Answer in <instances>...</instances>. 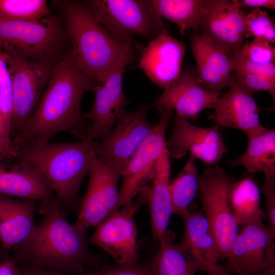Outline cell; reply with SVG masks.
Listing matches in <instances>:
<instances>
[{
    "instance_id": "cell-1",
    "label": "cell",
    "mask_w": 275,
    "mask_h": 275,
    "mask_svg": "<svg viewBox=\"0 0 275 275\" xmlns=\"http://www.w3.org/2000/svg\"><path fill=\"white\" fill-rule=\"evenodd\" d=\"M41 219L31 236L11 249L17 265H32L75 275L97 268L99 261L89 249L87 233L69 223L56 197L41 202Z\"/></svg>"
},
{
    "instance_id": "cell-2",
    "label": "cell",
    "mask_w": 275,
    "mask_h": 275,
    "mask_svg": "<svg viewBox=\"0 0 275 275\" xmlns=\"http://www.w3.org/2000/svg\"><path fill=\"white\" fill-rule=\"evenodd\" d=\"M95 84L78 68L68 52L56 65L33 112L13 137L18 151L48 142L62 131H72L81 139L86 138L81 102L84 94Z\"/></svg>"
},
{
    "instance_id": "cell-3",
    "label": "cell",
    "mask_w": 275,
    "mask_h": 275,
    "mask_svg": "<svg viewBox=\"0 0 275 275\" xmlns=\"http://www.w3.org/2000/svg\"><path fill=\"white\" fill-rule=\"evenodd\" d=\"M65 19L70 54L78 68L95 84L102 82L112 70L127 65L133 44L118 39L101 25L84 3L55 1Z\"/></svg>"
},
{
    "instance_id": "cell-4",
    "label": "cell",
    "mask_w": 275,
    "mask_h": 275,
    "mask_svg": "<svg viewBox=\"0 0 275 275\" xmlns=\"http://www.w3.org/2000/svg\"><path fill=\"white\" fill-rule=\"evenodd\" d=\"M92 142L87 138L76 142H48L20 149L16 158L34 168L68 214L76 208L80 187L95 155Z\"/></svg>"
},
{
    "instance_id": "cell-5",
    "label": "cell",
    "mask_w": 275,
    "mask_h": 275,
    "mask_svg": "<svg viewBox=\"0 0 275 275\" xmlns=\"http://www.w3.org/2000/svg\"><path fill=\"white\" fill-rule=\"evenodd\" d=\"M68 43L65 28L55 16L37 21L0 19V46L20 57L58 64L69 51Z\"/></svg>"
},
{
    "instance_id": "cell-6",
    "label": "cell",
    "mask_w": 275,
    "mask_h": 275,
    "mask_svg": "<svg viewBox=\"0 0 275 275\" xmlns=\"http://www.w3.org/2000/svg\"><path fill=\"white\" fill-rule=\"evenodd\" d=\"M96 20L122 42L138 36L151 40L168 25L149 0H90L84 3Z\"/></svg>"
},
{
    "instance_id": "cell-7",
    "label": "cell",
    "mask_w": 275,
    "mask_h": 275,
    "mask_svg": "<svg viewBox=\"0 0 275 275\" xmlns=\"http://www.w3.org/2000/svg\"><path fill=\"white\" fill-rule=\"evenodd\" d=\"M234 181L217 165L208 167L199 176L203 209L217 243L221 260L227 258L238 233L230 199Z\"/></svg>"
},
{
    "instance_id": "cell-8",
    "label": "cell",
    "mask_w": 275,
    "mask_h": 275,
    "mask_svg": "<svg viewBox=\"0 0 275 275\" xmlns=\"http://www.w3.org/2000/svg\"><path fill=\"white\" fill-rule=\"evenodd\" d=\"M4 51L12 86V139L33 112L57 64L23 58Z\"/></svg>"
},
{
    "instance_id": "cell-9",
    "label": "cell",
    "mask_w": 275,
    "mask_h": 275,
    "mask_svg": "<svg viewBox=\"0 0 275 275\" xmlns=\"http://www.w3.org/2000/svg\"><path fill=\"white\" fill-rule=\"evenodd\" d=\"M148 188L146 186L141 191L136 201L121 206L120 210L96 225L88 238L89 243L103 250L119 266L138 263L137 228L134 215L140 206L147 202Z\"/></svg>"
},
{
    "instance_id": "cell-10",
    "label": "cell",
    "mask_w": 275,
    "mask_h": 275,
    "mask_svg": "<svg viewBox=\"0 0 275 275\" xmlns=\"http://www.w3.org/2000/svg\"><path fill=\"white\" fill-rule=\"evenodd\" d=\"M149 108V105L144 104L133 112L125 109L108 135L101 141L92 142L99 161L122 174L134 153L156 125L147 119Z\"/></svg>"
},
{
    "instance_id": "cell-11",
    "label": "cell",
    "mask_w": 275,
    "mask_h": 275,
    "mask_svg": "<svg viewBox=\"0 0 275 275\" xmlns=\"http://www.w3.org/2000/svg\"><path fill=\"white\" fill-rule=\"evenodd\" d=\"M157 109L159 116L158 124L141 144L122 173L120 207L131 202L152 180L158 159L166 149L165 133L173 110L159 106Z\"/></svg>"
},
{
    "instance_id": "cell-12",
    "label": "cell",
    "mask_w": 275,
    "mask_h": 275,
    "mask_svg": "<svg viewBox=\"0 0 275 275\" xmlns=\"http://www.w3.org/2000/svg\"><path fill=\"white\" fill-rule=\"evenodd\" d=\"M243 226L227 257V268L238 275L275 272V234L262 220Z\"/></svg>"
},
{
    "instance_id": "cell-13",
    "label": "cell",
    "mask_w": 275,
    "mask_h": 275,
    "mask_svg": "<svg viewBox=\"0 0 275 275\" xmlns=\"http://www.w3.org/2000/svg\"><path fill=\"white\" fill-rule=\"evenodd\" d=\"M89 173L87 191L80 205L77 221L73 224L86 233L88 229L95 227L120 207L118 184L121 173L99 161L96 155Z\"/></svg>"
},
{
    "instance_id": "cell-14",
    "label": "cell",
    "mask_w": 275,
    "mask_h": 275,
    "mask_svg": "<svg viewBox=\"0 0 275 275\" xmlns=\"http://www.w3.org/2000/svg\"><path fill=\"white\" fill-rule=\"evenodd\" d=\"M166 147L169 156L178 159L188 152L210 167L217 166L227 151L218 126H197L177 114Z\"/></svg>"
},
{
    "instance_id": "cell-15",
    "label": "cell",
    "mask_w": 275,
    "mask_h": 275,
    "mask_svg": "<svg viewBox=\"0 0 275 275\" xmlns=\"http://www.w3.org/2000/svg\"><path fill=\"white\" fill-rule=\"evenodd\" d=\"M245 14L231 1L210 0L196 33L207 37L231 58L245 43Z\"/></svg>"
},
{
    "instance_id": "cell-16",
    "label": "cell",
    "mask_w": 275,
    "mask_h": 275,
    "mask_svg": "<svg viewBox=\"0 0 275 275\" xmlns=\"http://www.w3.org/2000/svg\"><path fill=\"white\" fill-rule=\"evenodd\" d=\"M126 66L116 67L102 82L95 84L91 89L95 95L94 102L83 117L91 121L86 138L92 142L101 140L108 135L117 118L130 102L124 94L122 87Z\"/></svg>"
},
{
    "instance_id": "cell-17",
    "label": "cell",
    "mask_w": 275,
    "mask_h": 275,
    "mask_svg": "<svg viewBox=\"0 0 275 275\" xmlns=\"http://www.w3.org/2000/svg\"><path fill=\"white\" fill-rule=\"evenodd\" d=\"M185 51L184 43L164 31L144 48L139 67L153 83L164 89L180 74Z\"/></svg>"
},
{
    "instance_id": "cell-18",
    "label": "cell",
    "mask_w": 275,
    "mask_h": 275,
    "mask_svg": "<svg viewBox=\"0 0 275 275\" xmlns=\"http://www.w3.org/2000/svg\"><path fill=\"white\" fill-rule=\"evenodd\" d=\"M221 93H212L200 83L196 72L182 69L177 78L163 89L156 100L157 106L175 110L187 120H196L204 109L212 108Z\"/></svg>"
},
{
    "instance_id": "cell-19",
    "label": "cell",
    "mask_w": 275,
    "mask_h": 275,
    "mask_svg": "<svg viewBox=\"0 0 275 275\" xmlns=\"http://www.w3.org/2000/svg\"><path fill=\"white\" fill-rule=\"evenodd\" d=\"M190 47L201 84L212 93H220L233 84V68L230 58L203 35L190 37Z\"/></svg>"
},
{
    "instance_id": "cell-20",
    "label": "cell",
    "mask_w": 275,
    "mask_h": 275,
    "mask_svg": "<svg viewBox=\"0 0 275 275\" xmlns=\"http://www.w3.org/2000/svg\"><path fill=\"white\" fill-rule=\"evenodd\" d=\"M210 116L218 126L233 128L246 134L261 125L258 106L253 94L233 84L215 103Z\"/></svg>"
},
{
    "instance_id": "cell-21",
    "label": "cell",
    "mask_w": 275,
    "mask_h": 275,
    "mask_svg": "<svg viewBox=\"0 0 275 275\" xmlns=\"http://www.w3.org/2000/svg\"><path fill=\"white\" fill-rule=\"evenodd\" d=\"M184 230L177 243L179 248L194 262L199 270H205L221 260L216 240L209 223L200 212H188L183 218Z\"/></svg>"
},
{
    "instance_id": "cell-22",
    "label": "cell",
    "mask_w": 275,
    "mask_h": 275,
    "mask_svg": "<svg viewBox=\"0 0 275 275\" xmlns=\"http://www.w3.org/2000/svg\"><path fill=\"white\" fill-rule=\"evenodd\" d=\"M35 201H19L0 194V241L7 251L25 241L36 225Z\"/></svg>"
},
{
    "instance_id": "cell-23",
    "label": "cell",
    "mask_w": 275,
    "mask_h": 275,
    "mask_svg": "<svg viewBox=\"0 0 275 275\" xmlns=\"http://www.w3.org/2000/svg\"><path fill=\"white\" fill-rule=\"evenodd\" d=\"M15 164L0 162V194L44 201L53 197V191L27 161Z\"/></svg>"
},
{
    "instance_id": "cell-24",
    "label": "cell",
    "mask_w": 275,
    "mask_h": 275,
    "mask_svg": "<svg viewBox=\"0 0 275 275\" xmlns=\"http://www.w3.org/2000/svg\"><path fill=\"white\" fill-rule=\"evenodd\" d=\"M170 156L166 149L157 163L152 185L149 187L147 202L153 236L159 241L167 232L172 212L170 191L171 172Z\"/></svg>"
},
{
    "instance_id": "cell-25",
    "label": "cell",
    "mask_w": 275,
    "mask_h": 275,
    "mask_svg": "<svg viewBox=\"0 0 275 275\" xmlns=\"http://www.w3.org/2000/svg\"><path fill=\"white\" fill-rule=\"evenodd\" d=\"M245 151L233 159V166H241L251 174L262 172L275 175V130L261 124L246 133Z\"/></svg>"
},
{
    "instance_id": "cell-26",
    "label": "cell",
    "mask_w": 275,
    "mask_h": 275,
    "mask_svg": "<svg viewBox=\"0 0 275 275\" xmlns=\"http://www.w3.org/2000/svg\"><path fill=\"white\" fill-rule=\"evenodd\" d=\"M175 235L168 231L159 241L160 247L149 268L153 275H197L194 262L173 243Z\"/></svg>"
},
{
    "instance_id": "cell-27",
    "label": "cell",
    "mask_w": 275,
    "mask_h": 275,
    "mask_svg": "<svg viewBox=\"0 0 275 275\" xmlns=\"http://www.w3.org/2000/svg\"><path fill=\"white\" fill-rule=\"evenodd\" d=\"M230 199L232 212L238 226L262 220L265 214L260 207L259 189L251 178L234 181Z\"/></svg>"
},
{
    "instance_id": "cell-28",
    "label": "cell",
    "mask_w": 275,
    "mask_h": 275,
    "mask_svg": "<svg viewBox=\"0 0 275 275\" xmlns=\"http://www.w3.org/2000/svg\"><path fill=\"white\" fill-rule=\"evenodd\" d=\"M162 18L176 24L182 35L197 32L210 0H151Z\"/></svg>"
},
{
    "instance_id": "cell-29",
    "label": "cell",
    "mask_w": 275,
    "mask_h": 275,
    "mask_svg": "<svg viewBox=\"0 0 275 275\" xmlns=\"http://www.w3.org/2000/svg\"><path fill=\"white\" fill-rule=\"evenodd\" d=\"M0 105L2 115L1 155L8 158L14 156L16 149L11 136L13 114L12 82L7 62V55L0 46Z\"/></svg>"
},
{
    "instance_id": "cell-30",
    "label": "cell",
    "mask_w": 275,
    "mask_h": 275,
    "mask_svg": "<svg viewBox=\"0 0 275 275\" xmlns=\"http://www.w3.org/2000/svg\"><path fill=\"white\" fill-rule=\"evenodd\" d=\"M195 160L190 155L183 168L170 183L172 212L182 218L188 212L199 188V176Z\"/></svg>"
},
{
    "instance_id": "cell-31",
    "label": "cell",
    "mask_w": 275,
    "mask_h": 275,
    "mask_svg": "<svg viewBox=\"0 0 275 275\" xmlns=\"http://www.w3.org/2000/svg\"><path fill=\"white\" fill-rule=\"evenodd\" d=\"M50 12L45 0H0V19L37 21Z\"/></svg>"
},
{
    "instance_id": "cell-32",
    "label": "cell",
    "mask_w": 275,
    "mask_h": 275,
    "mask_svg": "<svg viewBox=\"0 0 275 275\" xmlns=\"http://www.w3.org/2000/svg\"><path fill=\"white\" fill-rule=\"evenodd\" d=\"M246 38L253 37L270 43H275V24L273 19L265 11L253 9L245 14Z\"/></svg>"
},
{
    "instance_id": "cell-33",
    "label": "cell",
    "mask_w": 275,
    "mask_h": 275,
    "mask_svg": "<svg viewBox=\"0 0 275 275\" xmlns=\"http://www.w3.org/2000/svg\"><path fill=\"white\" fill-rule=\"evenodd\" d=\"M234 57L256 65L275 64V48L265 40L254 38L245 42L240 51L231 58Z\"/></svg>"
},
{
    "instance_id": "cell-34",
    "label": "cell",
    "mask_w": 275,
    "mask_h": 275,
    "mask_svg": "<svg viewBox=\"0 0 275 275\" xmlns=\"http://www.w3.org/2000/svg\"><path fill=\"white\" fill-rule=\"evenodd\" d=\"M233 84H235L252 94L258 92L269 93L274 103L275 77L245 73H233Z\"/></svg>"
},
{
    "instance_id": "cell-35",
    "label": "cell",
    "mask_w": 275,
    "mask_h": 275,
    "mask_svg": "<svg viewBox=\"0 0 275 275\" xmlns=\"http://www.w3.org/2000/svg\"><path fill=\"white\" fill-rule=\"evenodd\" d=\"M81 275H153L149 268L139 263L128 266L88 269Z\"/></svg>"
},
{
    "instance_id": "cell-36",
    "label": "cell",
    "mask_w": 275,
    "mask_h": 275,
    "mask_svg": "<svg viewBox=\"0 0 275 275\" xmlns=\"http://www.w3.org/2000/svg\"><path fill=\"white\" fill-rule=\"evenodd\" d=\"M275 175H264L262 185L265 198L266 214L268 221V228L275 234Z\"/></svg>"
},
{
    "instance_id": "cell-37",
    "label": "cell",
    "mask_w": 275,
    "mask_h": 275,
    "mask_svg": "<svg viewBox=\"0 0 275 275\" xmlns=\"http://www.w3.org/2000/svg\"><path fill=\"white\" fill-rule=\"evenodd\" d=\"M233 72L253 73L275 77V64L260 65L252 64L238 57L231 59Z\"/></svg>"
},
{
    "instance_id": "cell-38",
    "label": "cell",
    "mask_w": 275,
    "mask_h": 275,
    "mask_svg": "<svg viewBox=\"0 0 275 275\" xmlns=\"http://www.w3.org/2000/svg\"><path fill=\"white\" fill-rule=\"evenodd\" d=\"M231 2L239 8H252L253 9L264 8L275 10L274 0H233Z\"/></svg>"
},
{
    "instance_id": "cell-39",
    "label": "cell",
    "mask_w": 275,
    "mask_h": 275,
    "mask_svg": "<svg viewBox=\"0 0 275 275\" xmlns=\"http://www.w3.org/2000/svg\"><path fill=\"white\" fill-rule=\"evenodd\" d=\"M18 266L20 269V275H75L36 266Z\"/></svg>"
},
{
    "instance_id": "cell-40",
    "label": "cell",
    "mask_w": 275,
    "mask_h": 275,
    "mask_svg": "<svg viewBox=\"0 0 275 275\" xmlns=\"http://www.w3.org/2000/svg\"><path fill=\"white\" fill-rule=\"evenodd\" d=\"M0 275H20L18 266L10 259L9 255L0 263Z\"/></svg>"
},
{
    "instance_id": "cell-41",
    "label": "cell",
    "mask_w": 275,
    "mask_h": 275,
    "mask_svg": "<svg viewBox=\"0 0 275 275\" xmlns=\"http://www.w3.org/2000/svg\"><path fill=\"white\" fill-rule=\"evenodd\" d=\"M8 255V251L2 247H0V263L3 261Z\"/></svg>"
},
{
    "instance_id": "cell-42",
    "label": "cell",
    "mask_w": 275,
    "mask_h": 275,
    "mask_svg": "<svg viewBox=\"0 0 275 275\" xmlns=\"http://www.w3.org/2000/svg\"><path fill=\"white\" fill-rule=\"evenodd\" d=\"M217 275H230L228 272L225 270H223L220 272ZM257 275H275V272H268L265 273L259 274Z\"/></svg>"
},
{
    "instance_id": "cell-43",
    "label": "cell",
    "mask_w": 275,
    "mask_h": 275,
    "mask_svg": "<svg viewBox=\"0 0 275 275\" xmlns=\"http://www.w3.org/2000/svg\"><path fill=\"white\" fill-rule=\"evenodd\" d=\"M1 131H2V115H1V105H0V149H1Z\"/></svg>"
}]
</instances>
